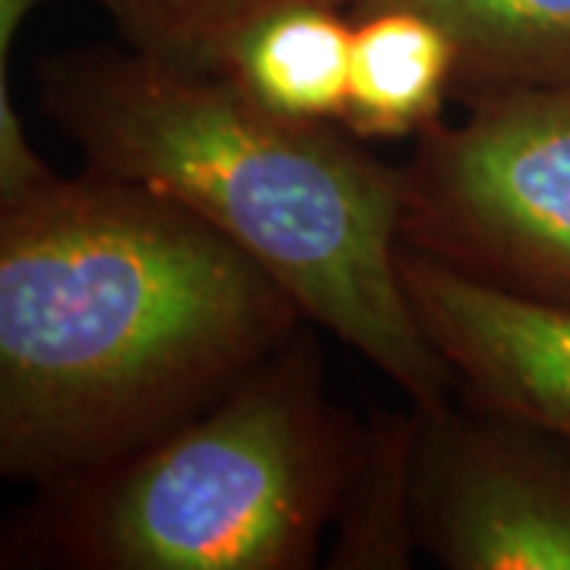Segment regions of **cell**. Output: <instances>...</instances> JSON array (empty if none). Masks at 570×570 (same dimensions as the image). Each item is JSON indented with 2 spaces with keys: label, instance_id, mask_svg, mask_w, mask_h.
I'll return each instance as SVG.
<instances>
[{
  "label": "cell",
  "instance_id": "obj_1",
  "mask_svg": "<svg viewBox=\"0 0 570 570\" xmlns=\"http://www.w3.org/2000/svg\"><path fill=\"white\" fill-rule=\"evenodd\" d=\"M302 305L163 194L82 168L0 200V472L45 489L213 406Z\"/></svg>",
  "mask_w": 570,
  "mask_h": 570
},
{
  "label": "cell",
  "instance_id": "obj_2",
  "mask_svg": "<svg viewBox=\"0 0 570 570\" xmlns=\"http://www.w3.org/2000/svg\"><path fill=\"white\" fill-rule=\"evenodd\" d=\"M45 118L86 168L175 200L254 257L419 409L456 396L400 283V165L343 124L285 118L223 70L130 45L61 48L36 61Z\"/></svg>",
  "mask_w": 570,
  "mask_h": 570
},
{
  "label": "cell",
  "instance_id": "obj_3",
  "mask_svg": "<svg viewBox=\"0 0 570 570\" xmlns=\"http://www.w3.org/2000/svg\"><path fill=\"white\" fill-rule=\"evenodd\" d=\"M365 422L326 387L314 324L204 412L127 456L36 489L7 523L0 568L307 570Z\"/></svg>",
  "mask_w": 570,
  "mask_h": 570
},
{
  "label": "cell",
  "instance_id": "obj_4",
  "mask_svg": "<svg viewBox=\"0 0 570 570\" xmlns=\"http://www.w3.org/2000/svg\"><path fill=\"white\" fill-rule=\"evenodd\" d=\"M400 194L403 245L570 307V80L491 96L415 137Z\"/></svg>",
  "mask_w": 570,
  "mask_h": 570
},
{
  "label": "cell",
  "instance_id": "obj_5",
  "mask_svg": "<svg viewBox=\"0 0 570 570\" xmlns=\"http://www.w3.org/2000/svg\"><path fill=\"white\" fill-rule=\"evenodd\" d=\"M412 504L438 568L570 570V438L456 396L419 409Z\"/></svg>",
  "mask_w": 570,
  "mask_h": 570
},
{
  "label": "cell",
  "instance_id": "obj_6",
  "mask_svg": "<svg viewBox=\"0 0 570 570\" xmlns=\"http://www.w3.org/2000/svg\"><path fill=\"white\" fill-rule=\"evenodd\" d=\"M400 283L469 406L570 438V307L469 279L400 242Z\"/></svg>",
  "mask_w": 570,
  "mask_h": 570
},
{
  "label": "cell",
  "instance_id": "obj_7",
  "mask_svg": "<svg viewBox=\"0 0 570 570\" xmlns=\"http://www.w3.org/2000/svg\"><path fill=\"white\" fill-rule=\"evenodd\" d=\"M352 67L343 127L358 140H415L453 102L456 51L448 32L415 10L352 17Z\"/></svg>",
  "mask_w": 570,
  "mask_h": 570
},
{
  "label": "cell",
  "instance_id": "obj_8",
  "mask_svg": "<svg viewBox=\"0 0 570 570\" xmlns=\"http://www.w3.org/2000/svg\"><path fill=\"white\" fill-rule=\"evenodd\" d=\"M403 7L438 22L456 51L453 102L570 80V0H355L352 17Z\"/></svg>",
  "mask_w": 570,
  "mask_h": 570
},
{
  "label": "cell",
  "instance_id": "obj_9",
  "mask_svg": "<svg viewBox=\"0 0 570 570\" xmlns=\"http://www.w3.org/2000/svg\"><path fill=\"white\" fill-rule=\"evenodd\" d=\"M355 20L343 7L302 3L261 20L223 73L285 118L340 124L348 99Z\"/></svg>",
  "mask_w": 570,
  "mask_h": 570
},
{
  "label": "cell",
  "instance_id": "obj_10",
  "mask_svg": "<svg viewBox=\"0 0 570 570\" xmlns=\"http://www.w3.org/2000/svg\"><path fill=\"white\" fill-rule=\"evenodd\" d=\"M419 409L371 412L326 539L330 570H406L419 558L412 453Z\"/></svg>",
  "mask_w": 570,
  "mask_h": 570
},
{
  "label": "cell",
  "instance_id": "obj_11",
  "mask_svg": "<svg viewBox=\"0 0 570 570\" xmlns=\"http://www.w3.org/2000/svg\"><path fill=\"white\" fill-rule=\"evenodd\" d=\"M115 22L124 45L163 61L223 70L232 48L266 17L326 3L352 10L355 0H89Z\"/></svg>",
  "mask_w": 570,
  "mask_h": 570
},
{
  "label": "cell",
  "instance_id": "obj_12",
  "mask_svg": "<svg viewBox=\"0 0 570 570\" xmlns=\"http://www.w3.org/2000/svg\"><path fill=\"white\" fill-rule=\"evenodd\" d=\"M55 171L29 142L20 108L10 96V70H0V200L20 197Z\"/></svg>",
  "mask_w": 570,
  "mask_h": 570
}]
</instances>
